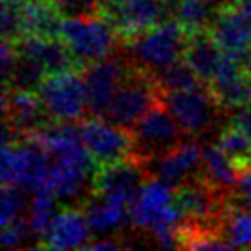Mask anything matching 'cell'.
<instances>
[{
	"instance_id": "obj_1",
	"label": "cell",
	"mask_w": 251,
	"mask_h": 251,
	"mask_svg": "<svg viewBox=\"0 0 251 251\" xmlns=\"http://www.w3.org/2000/svg\"><path fill=\"white\" fill-rule=\"evenodd\" d=\"M59 37L84 68L112 55L119 41L114 26L103 13L64 17Z\"/></svg>"
},
{
	"instance_id": "obj_2",
	"label": "cell",
	"mask_w": 251,
	"mask_h": 251,
	"mask_svg": "<svg viewBox=\"0 0 251 251\" xmlns=\"http://www.w3.org/2000/svg\"><path fill=\"white\" fill-rule=\"evenodd\" d=\"M161 101V86L152 72L132 64L130 70L114 94L105 118L119 126L130 128L147 112Z\"/></svg>"
},
{
	"instance_id": "obj_3",
	"label": "cell",
	"mask_w": 251,
	"mask_h": 251,
	"mask_svg": "<svg viewBox=\"0 0 251 251\" xmlns=\"http://www.w3.org/2000/svg\"><path fill=\"white\" fill-rule=\"evenodd\" d=\"M189 31L176 19L161 22L138 39L126 42L130 63L143 70L158 72L183 57L187 48Z\"/></svg>"
},
{
	"instance_id": "obj_4",
	"label": "cell",
	"mask_w": 251,
	"mask_h": 251,
	"mask_svg": "<svg viewBox=\"0 0 251 251\" xmlns=\"http://www.w3.org/2000/svg\"><path fill=\"white\" fill-rule=\"evenodd\" d=\"M175 0H101V13L121 42H130L173 17Z\"/></svg>"
},
{
	"instance_id": "obj_5",
	"label": "cell",
	"mask_w": 251,
	"mask_h": 251,
	"mask_svg": "<svg viewBox=\"0 0 251 251\" xmlns=\"http://www.w3.org/2000/svg\"><path fill=\"white\" fill-rule=\"evenodd\" d=\"M48 180L50 156L37 141L15 140L2 143V183H17L37 193L50 189Z\"/></svg>"
},
{
	"instance_id": "obj_6",
	"label": "cell",
	"mask_w": 251,
	"mask_h": 251,
	"mask_svg": "<svg viewBox=\"0 0 251 251\" xmlns=\"http://www.w3.org/2000/svg\"><path fill=\"white\" fill-rule=\"evenodd\" d=\"M37 94L51 121L79 123L88 112L86 86L79 72H64L44 77Z\"/></svg>"
},
{
	"instance_id": "obj_7",
	"label": "cell",
	"mask_w": 251,
	"mask_h": 251,
	"mask_svg": "<svg viewBox=\"0 0 251 251\" xmlns=\"http://www.w3.org/2000/svg\"><path fill=\"white\" fill-rule=\"evenodd\" d=\"M181 134L183 130L175 116L160 101L132 126L134 156L149 165L158 156L181 143Z\"/></svg>"
},
{
	"instance_id": "obj_8",
	"label": "cell",
	"mask_w": 251,
	"mask_h": 251,
	"mask_svg": "<svg viewBox=\"0 0 251 251\" xmlns=\"http://www.w3.org/2000/svg\"><path fill=\"white\" fill-rule=\"evenodd\" d=\"M81 140L98 169L134 156L132 130L101 116L81 121Z\"/></svg>"
},
{
	"instance_id": "obj_9",
	"label": "cell",
	"mask_w": 251,
	"mask_h": 251,
	"mask_svg": "<svg viewBox=\"0 0 251 251\" xmlns=\"http://www.w3.org/2000/svg\"><path fill=\"white\" fill-rule=\"evenodd\" d=\"M161 103L175 116L183 134L189 136L211 130L222 110L205 84L187 90H161Z\"/></svg>"
},
{
	"instance_id": "obj_10",
	"label": "cell",
	"mask_w": 251,
	"mask_h": 251,
	"mask_svg": "<svg viewBox=\"0 0 251 251\" xmlns=\"http://www.w3.org/2000/svg\"><path fill=\"white\" fill-rule=\"evenodd\" d=\"M181 220L175 189L160 178H149L130 203V224L138 229L151 231L161 224H180Z\"/></svg>"
},
{
	"instance_id": "obj_11",
	"label": "cell",
	"mask_w": 251,
	"mask_h": 251,
	"mask_svg": "<svg viewBox=\"0 0 251 251\" xmlns=\"http://www.w3.org/2000/svg\"><path fill=\"white\" fill-rule=\"evenodd\" d=\"M132 63L116 53L88 64L83 70L84 86H86V99H88V112L92 116L105 118L108 105L114 94L118 92L119 84L123 83Z\"/></svg>"
},
{
	"instance_id": "obj_12",
	"label": "cell",
	"mask_w": 251,
	"mask_h": 251,
	"mask_svg": "<svg viewBox=\"0 0 251 251\" xmlns=\"http://www.w3.org/2000/svg\"><path fill=\"white\" fill-rule=\"evenodd\" d=\"M2 118L19 140H29L42 126L51 123L37 90H21L4 86Z\"/></svg>"
},
{
	"instance_id": "obj_13",
	"label": "cell",
	"mask_w": 251,
	"mask_h": 251,
	"mask_svg": "<svg viewBox=\"0 0 251 251\" xmlns=\"http://www.w3.org/2000/svg\"><path fill=\"white\" fill-rule=\"evenodd\" d=\"M147 180V165L132 156L98 169L94 175V195L110 196L130 205Z\"/></svg>"
},
{
	"instance_id": "obj_14",
	"label": "cell",
	"mask_w": 251,
	"mask_h": 251,
	"mask_svg": "<svg viewBox=\"0 0 251 251\" xmlns=\"http://www.w3.org/2000/svg\"><path fill=\"white\" fill-rule=\"evenodd\" d=\"M207 88L222 110H238L251 105L250 64L224 53L222 64Z\"/></svg>"
},
{
	"instance_id": "obj_15",
	"label": "cell",
	"mask_w": 251,
	"mask_h": 251,
	"mask_svg": "<svg viewBox=\"0 0 251 251\" xmlns=\"http://www.w3.org/2000/svg\"><path fill=\"white\" fill-rule=\"evenodd\" d=\"M13 46L17 53L29 57L41 64L42 70L46 72V77L64 72L84 70V66L77 61L61 37L22 35L13 41Z\"/></svg>"
},
{
	"instance_id": "obj_16",
	"label": "cell",
	"mask_w": 251,
	"mask_h": 251,
	"mask_svg": "<svg viewBox=\"0 0 251 251\" xmlns=\"http://www.w3.org/2000/svg\"><path fill=\"white\" fill-rule=\"evenodd\" d=\"M207 31L226 55L240 59V61L250 64L251 21H248L237 7L233 6L226 7V9H218Z\"/></svg>"
},
{
	"instance_id": "obj_17",
	"label": "cell",
	"mask_w": 251,
	"mask_h": 251,
	"mask_svg": "<svg viewBox=\"0 0 251 251\" xmlns=\"http://www.w3.org/2000/svg\"><path fill=\"white\" fill-rule=\"evenodd\" d=\"M92 227L81 205H64L57 211L48 233L37 248L42 250H81L90 244Z\"/></svg>"
},
{
	"instance_id": "obj_18",
	"label": "cell",
	"mask_w": 251,
	"mask_h": 251,
	"mask_svg": "<svg viewBox=\"0 0 251 251\" xmlns=\"http://www.w3.org/2000/svg\"><path fill=\"white\" fill-rule=\"evenodd\" d=\"M203 149L195 141H181L165 154L158 156L147 167H151L156 178L171 185H180L200 173Z\"/></svg>"
},
{
	"instance_id": "obj_19",
	"label": "cell",
	"mask_w": 251,
	"mask_h": 251,
	"mask_svg": "<svg viewBox=\"0 0 251 251\" xmlns=\"http://www.w3.org/2000/svg\"><path fill=\"white\" fill-rule=\"evenodd\" d=\"M86 220L90 224L92 233L108 235L119 231L125 226L126 218H130V205L121 200L103 195H92L83 203Z\"/></svg>"
},
{
	"instance_id": "obj_20",
	"label": "cell",
	"mask_w": 251,
	"mask_h": 251,
	"mask_svg": "<svg viewBox=\"0 0 251 251\" xmlns=\"http://www.w3.org/2000/svg\"><path fill=\"white\" fill-rule=\"evenodd\" d=\"M183 59L189 63V66L196 72V75L200 77L205 86L213 81L216 72L220 68L224 59V51L216 41L211 37V33L205 31H196L193 35H189L187 48L183 51Z\"/></svg>"
},
{
	"instance_id": "obj_21",
	"label": "cell",
	"mask_w": 251,
	"mask_h": 251,
	"mask_svg": "<svg viewBox=\"0 0 251 251\" xmlns=\"http://www.w3.org/2000/svg\"><path fill=\"white\" fill-rule=\"evenodd\" d=\"M198 175L202 176L203 180L209 181L211 185H215L216 189L224 191V189L237 185L240 171H238L237 163L215 143V145L203 147L202 167H200Z\"/></svg>"
},
{
	"instance_id": "obj_22",
	"label": "cell",
	"mask_w": 251,
	"mask_h": 251,
	"mask_svg": "<svg viewBox=\"0 0 251 251\" xmlns=\"http://www.w3.org/2000/svg\"><path fill=\"white\" fill-rule=\"evenodd\" d=\"M215 13L216 9L207 0H175L173 4V19L187 29L189 35L209 29Z\"/></svg>"
},
{
	"instance_id": "obj_23",
	"label": "cell",
	"mask_w": 251,
	"mask_h": 251,
	"mask_svg": "<svg viewBox=\"0 0 251 251\" xmlns=\"http://www.w3.org/2000/svg\"><path fill=\"white\" fill-rule=\"evenodd\" d=\"M222 233L233 248H251V211L235 205V198H229L226 216L222 218Z\"/></svg>"
},
{
	"instance_id": "obj_24",
	"label": "cell",
	"mask_w": 251,
	"mask_h": 251,
	"mask_svg": "<svg viewBox=\"0 0 251 251\" xmlns=\"http://www.w3.org/2000/svg\"><path fill=\"white\" fill-rule=\"evenodd\" d=\"M216 145L220 147L224 152L237 163V167L240 173H242L246 167L251 165V141H250V138L246 136L244 130H242L240 126L235 125V123L229 121V125H226L222 130L218 132Z\"/></svg>"
},
{
	"instance_id": "obj_25",
	"label": "cell",
	"mask_w": 251,
	"mask_h": 251,
	"mask_svg": "<svg viewBox=\"0 0 251 251\" xmlns=\"http://www.w3.org/2000/svg\"><path fill=\"white\" fill-rule=\"evenodd\" d=\"M55 198L57 196L53 195L50 189H46V191H37V193H33V196H31L28 222H29L31 235H33L39 242H41L42 237L48 233L50 226H51V222H53V218H55V215H57Z\"/></svg>"
},
{
	"instance_id": "obj_26",
	"label": "cell",
	"mask_w": 251,
	"mask_h": 251,
	"mask_svg": "<svg viewBox=\"0 0 251 251\" xmlns=\"http://www.w3.org/2000/svg\"><path fill=\"white\" fill-rule=\"evenodd\" d=\"M154 77L161 86V90H187V88L203 86L200 77L196 75V72L189 66L183 57L165 68L154 72Z\"/></svg>"
},
{
	"instance_id": "obj_27",
	"label": "cell",
	"mask_w": 251,
	"mask_h": 251,
	"mask_svg": "<svg viewBox=\"0 0 251 251\" xmlns=\"http://www.w3.org/2000/svg\"><path fill=\"white\" fill-rule=\"evenodd\" d=\"M26 207V195L24 187L17 183H2V215L0 222L7 224L13 218L22 216V211Z\"/></svg>"
},
{
	"instance_id": "obj_28",
	"label": "cell",
	"mask_w": 251,
	"mask_h": 251,
	"mask_svg": "<svg viewBox=\"0 0 251 251\" xmlns=\"http://www.w3.org/2000/svg\"><path fill=\"white\" fill-rule=\"evenodd\" d=\"M28 233H31L29 229V222L28 218L24 216H19V218H13L11 222L2 224V246L11 250V248H19V246L28 238Z\"/></svg>"
},
{
	"instance_id": "obj_29",
	"label": "cell",
	"mask_w": 251,
	"mask_h": 251,
	"mask_svg": "<svg viewBox=\"0 0 251 251\" xmlns=\"http://www.w3.org/2000/svg\"><path fill=\"white\" fill-rule=\"evenodd\" d=\"M63 17L101 13V0H50Z\"/></svg>"
},
{
	"instance_id": "obj_30",
	"label": "cell",
	"mask_w": 251,
	"mask_h": 251,
	"mask_svg": "<svg viewBox=\"0 0 251 251\" xmlns=\"http://www.w3.org/2000/svg\"><path fill=\"white\" fill-rule=\"evenodd\" d=\"M237 189L238 193L237 196L246 203V205H250L251 207V165L250 167H246L240 176H238V181H237Z\"/></svg>"
},
{
	"instance_id": "obj_31",
	"label": "cell",
	"mask_w": 251,
	"mask_h": 251,
	"mask_svg": "<svg viewBox=\"0 0 251 251\" xmlns=\"http://www.w3.org/2000/svg\"><path fill=\"white\" fill-rule=\"evenodd\" d=\"M231 123L240 126L251 141V105L244 106V108H238L237 114L231 118Z\"/></svg>"
},
{
	"instance_id": "obj_32",
	"label": "cell",
	"mask_w": 251,
	"mask_h": 251,
	"mask_svg": "<svg viewBox=\"0 0 251 251\" xmlns=\"http://www.w3.org/2000/svg\"><path fill=\"white\" fill-rule=\"evenodd\" d=\"M119 248H123V244L119 242L118 238H112V237H105V238H99L96 242H92L86 246L84 250H119Z\"/></svg>"
},
{
	"instance_id": "obj_33",
	"label": "cell",
	"mask_w": 251,
	"mask_h": 251,
	"mask_svg": "<svg viewBox=\"0 0 251 251\" xmlns=\"http://www.w3.org/2000/svg\"><path fill=\"white\" fill-rule=\"evenodd\" d=\"M235 7L244 15L248 21H251V0H237Z\"/></svg>"
},
{
	"instance_id": "obj_34",
	"label": "cell",
	"mask_w": 251,
	"mask_h": 251,
	"mask_svg": "<svg viewBox=\"0 0 251 251\" xmlns=\"http://www.w3.org/2000/svg\"><path fill=\"white\" fill-rule=\"evenodd\" d=\"M207 2L215 7L216 11H218V9H226V7H233L237 4V0H207Z\"/></svg>"
},
{
	"instance_id": "obj_35",
	"label": "cell",
	"mask_w": 251,
	"mask_h": 251,
	"mask_svg": "<svg viewBox=\"0 0 251 251\" xmlns=\"http://www.w3.org/2000/svg\"><path fill=\"white\" fill-rule=\"evenodd\" d=\"M250 72H251V66H250Z\"/></svg>"
}]
</instances>
